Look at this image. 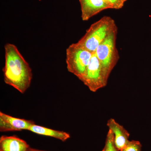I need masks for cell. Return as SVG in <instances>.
<instances>
[{
	"mask_svg": "<svg viewBox=\"0 0 151 151\" xmlns=\"http://www.w3.org/2000/svg\"><path fill=\"white\" fill-rule=\"evenodd\" d=\"M4 50L5 61L3 68L4 81L24 94L30 86L32 70L15 45L6 44Z\"/></svg>",
	"mask_w": 151,
	"mask_h": 151,
	"instance_id": "6da1fadb",
	"label": "cell"
},
{
	"mask_svg": "<svg viewBox=\"0 0 151 151\" xmlns=\"http://www.w3.org/2000/svg\"><path fill=\"white\" fill-rule=\"evenodd\" d=\"M118 29L115 21L104 16L92 24L76 43L88 51L94 52L99 45L112 33Z\"/></svg>",
	"mask_w": 151,
	"mask_h": 151,
	"instance_id": "7a4b0ae2",
	"label": "cell"
},
{
	"mask_svg": "<svg viewBox=\"0 0 151 151\" xmlns=\"http://www.w3.org/2000/svg\"><path fill=\"white\" fill-rule=\"evenodd\" d=\"M117 33L118 29H116L100 44L94 52L100 61L103 74L107 81L120 58L116 47Z\"/></svg>",
	"mask_w": 151,
	"mask_h": 151,
	"instance_id": "3957f363",
	"label": "cell"
},
{
	"mask_svg": "<svg viewBox=\"0 0 151 151\" xmlns=\"http://www.w3.org/2000/svg\"><path fill=\"white\" fill-rule=\"evenodd\" d=\"M94 53L76 43L70 45L66 50L65 61L68 70L80 80L84 75Z\"/></svg>",
	"mask_w": 151,
	"mask_h": 151,
	"instance_id": "277c9868",
	"label": "cell"
},
{
	"mask_svg": "<svg viewBox=\"0 0 151 151\" xmlns=\"http://www.w3.org/2000/svg\"><path fill=\"white\" fill-rule=\"evenodd\" d=\"M80 80L90 91L94 92L107 85L108 81L105 78L101 64L95 52L93 53L86 71Z\"/></svg>",
	"mask_w": 151,
	"mask_h": 151,
	"instance_id": "5b68a950",
	"label": "cell"
},
{
	"mask_svg": "<svg viewBox=\"0 0 151 151\" xmlns=\"http://www.w3.org/2000/svg\"><path fill=\"white\" fill-rule=\"evenodd\" d=\"M35 124L32 121L15 118L0 112V132H7L29 130Z\"/></svg>",
	"mask_w": 151,
	"mask_h": 151,
	"instance_id": "8992f818",
	"label": "cell"
},
{
	"mask_svg": "<svg viewBox=\"0 0 151 151\" xmlns=\"http://www.w3.org/2000/svg\"><path fill=\"white\" fill-rule=\"evenodd\" d=\"M79 1L81 19L84 21H88L104 10L111 9L105 0H79Z\"/></svg>",
	"mask_w": 151,
	"mask_h": 151,
	"instance_id": "52a82bcc",
	"label": "cell"
},
{
	"mask_svg": "<svg viewBox=\"0 0 151 151\" xmlns=\"http://www.w3.org/2000/svg\"><path fill=\"white\" fill-rule=\"evenodd\" d=\"M107 126L114 134L116 147L119 151H122L129 142V133L123 126L112 118L108 120Z\"/></svg>",
	"mask_w": 151,
	"mask_h": 151,
	"instance_id": "ba28073f",
	"label": "cell"
},
{
	"mask_svg": "<svg viewBox=\"0 0 151 151\" xmlns=\"http://www.w3.org/2000/svg\"><path fill=\"white\" fill-rule=\"evenodd\" d=\"M29 145L15 136H2L0 138V151H27Z\"/></svg>",
	"mask_w": 151,
	"mask_h": 151,
	"instance_id": "9c48e42d",
	"label": "cell"
},
{
	"mask_svg": "<svg viewBox=\"0 0 151 151\" xmlns=\"http://www.w3.org/2000/svg\"><path fill=\"white\" fill-rule=\"evenodd\" d=\"M29 131L37 134L55 138L63 142H65L70 138V134L67 132L52 129L35 124L30 127Z\"/></svg>",
	"mask_w": 151,
	"mask_h": 151,
	"instance_id": "30bf717a",
	"label": "cell"
},
{
	"mask_svg": "<svg viewBox=\"0 0 151 151\" xmlns=\"http://www.w3.org/2000/svg\"><path fill=\"white\" fill-rule=\"evenodd\" d=\"M102 151H119L115 145L114 134L109 129L106 136L105 146Z\"/></svg>",
	"mask_w": 151,
	"mask_h": 151,
	"instance_id": "8fae6325",
	"label": "cell"
},
{
	"mask_svg": "<svg viewBox=\"0 0 151 151\" xmlns=\"http://www.w3.org/2000/svg\"><path fill=\"white\" fill-rule=\"evenodd\" d=\"M142 144L139 141L132 140L121 151H142Z\"/></svg>",
	"mask_w": 151,
	"mask_h": 151,
	"instance_id": "7c38bea8",
	"label": "cell"
},
{
	"mask_svg": "<svg viewBox=\"0 0 151 151\" xmlns=\"http://www.w3.org/2000/svg\"><path fill=\"white\" fill-rule=\"evenodd\" d=\"M110 6L111 9H120L124 7V4L127 0H105Z\"/></svg>",
	"mask_w": 151,
	"mask_h": 151,
	"instance_id": "4fadbf2b",
	"label": "cell"
},
{
	"mask_svg": "<svg viewBox=\"0 0 151 151\" xmlns=\"http://www.w3.org/2000/svg\"><path fill=\"white\" fill-rule=\"evenodd\" d=\"M27 151H46L43 150H37V149H33L32 148L29 147Z\"/></svg>",
	"mask_w": 151,
	"mask_h": 151,
	"instance_id": "5bb4252c",
	"label": "cell"
}]
</instances>
